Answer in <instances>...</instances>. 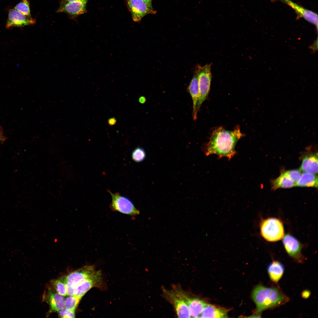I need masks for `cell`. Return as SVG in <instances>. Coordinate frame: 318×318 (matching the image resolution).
Returning a JSON list of instances; mask_svg holds the SVG:
<instances>
[{"label": "cell", "instance_id": "9c48e42d", "mask_svg": "<svg viewBox=\"0 0 318 318\" xmlns=\"http://www.w3.org/2000/svg\"><path fill=\"white\" fill-rule=\"evenodd\" d=\"M102 284L101 271H95L91 276L76 286L74 295L81 299L85 293L92 288L94 287L101 288Z\"/></svg>", "mask_w": 318, "mask_h": 318}, {"label": "cell", "instance_id": "f546056e", "mask_svg": "<svg viewBox=\"0 0 318 318\" xmlns=\"http://www.w3.org/2000/svg\"><path fill=\"white\" fill-rule=\"evenodd\" d=\"M6 139V138L4 135L2 128L0 127V142L3 143Z\"/></svg>", "mask_w": 318, "mask_h": 318}, {"label": "cell", "instance_id": "ba28073f", "mask_svg": "<svg viewBox=\"0 0 318 318\" xmlns=\"http://www.w3.org/2000/svg\"><path fill=\"white\" fill-rule=\"evenodd\" d=\"M128 8L134 21H140L143 17L149 14H155L156 11L149 7L143 0H126Z\"/></svg>", "mask_w": 318, "mask_h": 318}, {"label": "cell", "instance_id": "30bf717a", "mask_svg": "<svg viewBox=\"0 0 318 318\" xmlns=\"http://www.w3.org/2000/svg\"><path fill=\"white\" fill-rule=\"evenodd\" d=\"M35 23L36 20L31 16L25 15L14 8L9 11L6 28L21 27L32 25Z\"/></svg>", "mask_w": 318, "mask_h": 318}, {"label": "cell", "instance_id": "ac0fdd59", "mask_svg": "<svg viewBox=\"0 0 318 318\" xmlns=\"http://www.w3.org/2000/svg\"><path fill=\"white\" fill-rule=\"evenodd\" d=\"M227 313L228 310L226 309L207 304L200 317L226 318Z\"/></svg>", "mask_w": 318, "mask_h": 318}, {"label": "cell", "instance_id": "2e32d148", "mask_svg": "<svg viewBox=\"0 0 318 318\" xmlns=\"http://www.w3.org/2000/svg\"><path fill=\"white\" fill-rule=\"evenodd\" d=\"M188 90L192 99L193 102V117L194 120L197 118L196 107L199 96L198 75L196 70L188 87Z\"/></svg>", "mask_w": 318, "mask_h": 318}, {"label": "cell", "instance_id": "8fae6325", "mask_svg": "<svg viewBox=\"0 0 318 318\" xmlns=\"http://www.w3.org/2000/svg\"><path fill=\"white\" fill-rule=\"evenodd\" d=\"M88 0H80L60 5L57 12H64L70 18H75L87 12L86 6Z\"/></svg>", "mask_w": 318, "mask_h": 318}, {"label": "cell", "instance_id": "e0dca14e", "mask_svg": "<svg viewBox=\"0 0 318 318\" xmlns=\"http://www.w3.org/2000/svg\"><path fill=\"white\" fill-rule=\"evenodd\" d=\"M299 170L308 173L316 174L318 173V155L317 153H309L303 158Z\"/></svg>", "mask_w": 318, "mask_h": 318}, {"label": "cell", "instance_id": "4dcf8cb0", "mask_svg": "<svg viewBox=\"0 0 318 318\" xmlns=\"http://www.w3.org/2000/svg\"><path fill=\"white\" fill-rule=\"evenodd\" d=\"M117 122L116 119L115 117H111L108 119V123L110 126H113L115 125Z\"/></svg>", "mask_w": 318, "mask_h": 318}, {"label": "cell", "instance_id": "7a4b0ae2", "mask_svg": "<svg viewBox=\"0 0 318 318\" xmlns=\"http://www.w3.org/2000/svg\"><path fill=\"white\" fill-rule=\"evenodd\" d=\"M251 297L256 306L254 312L261 315L263 311L280 306L289 300L278 286L269 287L261 284L254 288Z\"/></svg>", "mask_w": 318, "mask_h": 318}, {"label": "cell", "instance_id": "9a60e30c", "mask_svg": "<svg viewBox=\"0 0 318 318\" xmlns=\"http://www.w3.org/2000/svg\"><path fill=\"white\" fill-rule=\"evenodd\" d=\"M45 297L50 307V312H59L64 308L63 296L51 288L48 289Z\"/></svg>", "mask_w": 318, "mask_h": 318}, {"label": "cell", "instance_id": "d6986e66", "mask_svg": "<svg viewBox=\"0 0 318 318\" xmlns=\"http://www.w3.org/2000/svg\"><path fill=\"white\" fill-rule=\"evenodd\" d=\"M284 267L280 262L273 260L268 265L267 270L271 280L277 284L282 277L284 271Z\"/></svg>", "mask_w": 318, "mask_h": 318}, {"label": "cell", "instance_id": "836d02e7", "mask_svg": "<svg viewBox=\"0 0 318 318\" xmlns=\"http://www.w3.org/2000/svg\"><path fill=\"white\" fill-rule=\"evenodd\" d=\"M139 101L140 103H143L145 102L146 99L144 97L142 96L139 98Z\"/></svg>", "mask_w": 318, "mask_h": 318}, {"label": "cell", "instance_id": "cb8c5ba5", "mask_svg": "<svg viewBox=\"0 0 318 318\" xmlns=\"http://www.w3.org/2000/svg\"><path fill=\"white\" fill-rule=\"evenodd\" d=\"M131 156L132 160L137 163L141 162L143 161L146 157V153L142 148L138 147L132 151Z\"/></svg>", "mask_w": 318, "mask_h": 318}, {"label": "cell", "instance_id": "7402d4cb", "mask_svg": "<svg viewBox=\"0 0 318 318\" xmlns=\"http://www.w3.org/2000/svg\"><path fill=\"white\" fill-rule=\"evenodd\" d=\"M81 299L75 295L69 296L64 300V308L75 312Z\"/></svg>", "mask_w": 318, "mask_h": 318}, {"label": "cell", "instance_id": "83f0119b", "mask_svg": "<svg viewBox=\"0 0 318 318\" xmlns=\"http://www.w3.org/2000/svg\"><path fill=\"white\" fill-rule=\"evenodd\" d=\"M61 279L65 284L67 291V295H74L75 288L76 286L73 284L64 280L63 279Z\"/></svg>", "mask_w": 318, "mask_h": 318}, {"label": "cell", "instance_id": "603a6c76", "mask_svg": "<svg viewBox=\"0 0 318 318\" xmlns=\"http://www.w3.org/2000/svg\"><path fill=\"white\" fill-rule=\"evenodd\" d=\"M14 8L25 15L31 16L28 0H22L15 6Z\"/></svg>", "mask_w": 318, "mask_h": 318}, {"label": "cell", "instance_id": "4fadbf2b", "mask_svg": "<svg viewBox=\"0 0 318 318\" xmlns=\"http://www.w3.org/2000/svg\"><path fill=\"white\" fill-rule=\"evenodd\" d=\"M181 293L188 306L190 317H200L207 304L202 300L198 298L190 297L182 290Z\"/></svg>", "mask_w": 318, "mask_h": 318}, {"label": "cell", "instance_id": "4316f807", "mask_svg": "<svg viewBox=\"0 0 318 318\" xmlns=\"http://www.w3.org/2000/svg\"><path fill=\"white\" fill-rule=\"evenodd\" d=\"M289 178L296 184L302 175L300 170H293L284 171Z\"/></svg>", "mask_w": 318, "mask_h": 318}, {"label": "cell", "instance_id": "277c9868", "mask_svg": "<svg viewBox=\"0 0 318 318\" xmlns=\"http://www.w3.org/2000/svg\"><path fill=\"white\" fill-rule=\"evenodd\" d=\"M211 65L212 63L203 66L198 65L196 69L198 75L199 89V98L196 109L197 113L209 92L212 79Z\"/></svg>", "mask_w": 318, "mask_h": 318}, {"label": "cell", "instance_id": "8992f818", "mask_svg": "<svg viewBox=\"0 0 318 318\" xmlns=\"http://www.w3.org/2000/svg\"><path fill=\"white\" fill-rule=\"evenodd\" d=\"M108 191L112 197L111 203L110 206L112 211L132 216H135L140 214L139 211L136 208L133 202L128 198L121 196L118 192L113 193L109 190Z\"/></svg>", "mask_w": 318, "mask_h": 318}, {"label": "cell", "instance_id": "d4e9b609", "mask_svg": "<svg viewBox=\"0 0 318 318\" xmlns=\"http://www.w3.org/2000/svg\"><path fill=\"white\" fill-rule=\"evenodd\" d=\"M51 283L55 290L58 293L63 296L67 295L65 284L61 279L52 280Z\"/></svg>", "mask_w": 318, "mask_h": 318}, {"label": "cell", "instance_id": "1f68e13d", "mask_svg": "<svg viewBox=\"0 0 318 318\" xmlns=\"http://www.w3.org/2000/svg\"><path fill=\"white\" fill-rule=\"evenodd\" d=\"M80 0H60V5L66 3L77 1Z\"/></svg>", "mask_w": 318, "mask_h": 318}, {"label": "cell", "instance_id": "5bb4252c", "mask_svg": "<svg viewBox=\"0 0 318 318\" xmlns=\"http://www.w3.org/2000/svg\"><path fill=\"white\" fill-rule=\"evenodd\" d=\"M279 0L292 8L297 13V18H303L309 22L315 25L317 29L318 15L315 13L304 8L291 0Z\"/></svg>", "mask_w": 318, "mask_h": 318}, {"label": "cell", "instance_id": "f1b7e54d", "mask_svg": "<svg viewBox=\"0 0 318 318\" xmlns=\"http://www.w3.org/2000/svg\"><path fill=\"white\" fill-rule=\"evenodd\" d=\"M59 316L62 318H74L75 312L67 309L64 308L59 312Z\"/></svg>", "mask_w": 318, "mask_h": 318}, {"label": "cell", "instance_id": "3957f363", "mask_svg": "<svg viewBox=\"0 0 318 318\" xmlns=\"http://www.w3.org/2000/svg\"><path fill=\"white\" fill-rule=\"evenodd\" d=\"M260 229L261 236L269 241H278L284 236L283 223L276 218H270L262 220L260 224Z\"/></svg>", "mask_w": 318, "mask_h": 318}, {"label": "cell", "instance_id": "52a82bcc", "mask_svg": "<svg viewBox=\"0 0 318 318\" xmlns=\"http://www.w3.org/2000/svg\"><path fill=\"white\" fill-rule=\"evenodd\" d=\"M283 243L288 255L297 263H302L304 257L302 253V245L294 237L289 234L284 236Z\"/></svg>", "mask_w": 318, "mask_h": 318}, {"label": "cell", "instance_id": "44dd1931", "mask_svg": "<svg viewBox=\"0 0 318 318\" xmlns=\"http://www.w3.org/2000/svg\"><path fill=\"white\" fill-rule=\"evenodd\" d=\"M296 186L317 188V175L315 174L304 173L302 174Z\"/></svg>", "mask_w": 318, "mask_h": 318}, {"label": "cell", "instance_id": "5b68a950", "mask_svg": "<svg viewBox=\"0 0 318 318\" xmlns=\"http://www.w3.org/2000/svg\"><path fill=\"white\" fill-rule=\"evenodd\" d=\"M181 289L173 287L170 290L163 289L165 299L173 307L177 316L179 318H189L190 315L185 301L181 293Z\"/></svg>", "mask_w": 318, "mask_h": 318}, {"label": "cell", "instance_id": "6da1fadb", "mask_svg": "<svg viewBox=\"0 0 318 318\" xmlns=\"http://www.w3.org/2000/svg\"><path fill=\"white\" fill-rule=\"evenodd\" d=\"M244 135L238 126L231 131L219 127L212 133L206 145L205 153L207 155L216 154L219 158L226 157L229 160L236 153L235 147L237 143Z\"/></svg>", "mask_w": 318, "mask_h": 318}, {"label": "cell", "instance_id": "ffe728a7", "mask_svg": "<svg viewBox=\"0 0 318 318\" xmlns=\"http://www.w3.org/2000/svg\"><path fill=\"white\" fill-rule=\"evenodd\" d=\"M271 186L272 189L275 190L279 188H291L296 186V184L283 171L279 177L271 181Z\"/></svg>", "mask_w": 318, "mask_h": 318}, {"label": "cell", "instance_id": "484cf974", "mask_svg": "<svg viewBox=\"0 0 318 318\" xmlns=\"http://www.w3.org/2000/svg\"><path fill=\"white\" fill-rule=\"evenodd\" d=\"M60 172L62 176L67 180L72 179L74 176L72 169L68 165L62 164L60 167Z\"/></svg>", "mask_w": 318, "mask_h": 318}, {"label": "cell", "instance_id": "7c38bea8", "mask_svg": "<svg viewBox=\"0 0 318 318\" xmlns=\"http://www.w3.org/2000/svg\"><path fill=\"white\" fill-rule=\"evenodd\" d=\"M95 271V266H84L69 274L62 279L77 286L91 276Z\"/></svg>", "mask_w": 318, "mask_h": 318}, {"label": "cell", "instance_id": "d6a6232c", "mask_svg": "<svg viewBox=\"0 0 318 318\" xmlns=\"http://www.w3.org/2000/svg\"><path fill=\"white\" fill-rule=\"evenodd\" d=\"M144 1L148 6L151 8H153L152 6V0H143Z\"/></svg>", "mask_w": 318, "mask_h": 318}]
</instances>
